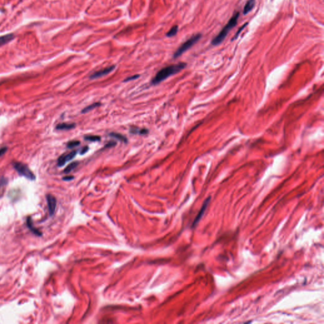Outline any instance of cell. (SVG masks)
Returning a JSON list of instances; mask_svg holds the SVG:
<instances>
[{"label":"cell","mask_w":324,"mask_h":324,"mask_svg":"<svg viewBox=\"0 0 324 324\" xmlns=\"http://www.w3.org/2000/svg\"><path fill=\"white\" fill-rule=\"evenodd\" d=\"M8 179L5 177H0V197H2L5 191L6 187L8 184Z\"/></svg>","instance_id":"obj_12"},{"label":"cell","mask_w":324,"mask_h":324,"mask_svg":"<svg viewBox=\"0 0 324 324\" xmlns=\"http://www.w3.org/2000/svg\"><path fill=\"white\" fill-rule=\"evenodd\" d=\"M256 4V0H248L245 4L244 8H243V14L245 15L250 13L253 8L255 7Z\"/></svg>","instance_id":"obj_10"},{"label":"cell","mask_w":324,"mask_h":324,"mask_svg":"<svg viewBox=\"0 0 324 324\" xmlns=\"http://www.w3.org/2000/svg\"><path fill=\"white\" fill-rule=\"evenodd\" d=\"M101 105L100 103H93L92 104H90L89 106H88L87 107L84 108V109L82 111V113L83 114H86V113H88L93 110H94V109H96V108L99 106Z\"/></svg>","instance_id":"obj_15"},{"label":"cell","mask_w":324,"mask_h":324,"mask_svg":"<svg viewBox=\"0 0 324 324\" xmlns=\"http://www.w3.org/2000/svg\"><path fill=\"white\" fill-rule=\"evenodd\" d=\"M84 139L87 141L96 142V141H99L101 140V137L98 136H93V135H89V136H86L84 137Z\"/></svg>","instance_id":"obj_18"},{"label":"cell","mask_w":324,"mask_h":324,"mask_svg":"<svg viewBox=\"0 0 324 324\" xmlns=\"http://www.w3.org/2000/svg\"><path fill=\"white\" fill-rule=\"evenodd\" d=\"M73 179V176H66V177H64L63 178V180H65V181H69V180H72Z\"/></svg>","instance_id":"obj_26"},{"label":"cell","mask_w":324,"mask_h":324,"mask_svg":"<svg viewBox=\"0 0 324 324\" xmlns=\"http://www.w3.org/2000/svg\"><path fill=\"white\" fill-rule=\"evenodd\" d=\"M116 145V143L115 141H110L109 143H108L106 146H105V148H112V147H114Z\"/></svg>","instance_id":"obj_23"},{"label":"cell","mask_w":324,"mask_h":324,"mask_svg":"<svg viewBox=\"0 0 324 324\" xmlns=\"http://www.w3.org/2000/svg\"><path fill=\"white\" fill-rule=\"evenodd\" d=\"M80 142L78 141H71L67 143V148H73L80 144Z\"/></svg>","instance_id":"obj_19"},{"label":"cell","mask_w":324,"mask_h":324,"mask_svg":"<svg viewBox=\"0 0 324 324\" xmlns=\"http://www.w3.org/2000/svg\"><path fill=\"white\" fill-rule=\"evenodd\" d=\"M13 38L14 36L12 34H9L1 36L0 37V46L5 45V44L11 41L13 39Z\"/></svg>","instance_id":"obj_13"},{"label":"cell","mask_w":324,"mask_h":324,"mask_svg":"<svg viewBox=\"0 0 324 324\" xmlns=\"http://www.w3.org/2000/svg\"><path fill=\"white\" fill-rule=\"evenodd\" d=\"M77 154V151H72L68 153L63 154L58 159V166L63 167L67 162L72 159Z\"/></svg>","instance_id":"obj_5"},{"label":"cell","mask_w":324,"mask_h":324,"mask_svg":"<svg viewBox=\"0 0 324 324\" xmlns=\"http://www.w3.org/2000/svg\"><path fill=\"white\" fill-rule=\"evenodd\" d=\"M248 25V23H246L245 24H244V25H242V26L241 27V28H240V29H239L238 30V31H237V33H235V34L234 37V38H233L232 39V41H234V40L236 39H237V38H238V36H239V35L240 34V33L242 32V31L243 29H245V28H246V25Z\"/></svg>","instance_id":"obj_20"},{"label":"cell","mask_w":324,"mask_h":324,"mask_svg":"<svg viewBox=\"0 0 324 324\" xmlns=\"http://www.w3.org/2000/svg\"><path fill=\"white\" fill-rule=\"evenodd\" d=\"M78 162L77 161H74V162H72V163L70 164L64 170V173L65 174H68L70 173V172H72L73 169H75L77 165H78Z\"/></svg>","instance_id":"obj_16"},{"label":"cell","mask_w":324,"mask_h":324,"mask_svg":"<svg viewBox=\"0 0 324 324\" xmlns=\"http://www.w3.org/2000/svg\"><path fill=\"white\" fill-rule=\"evenodd\" d=\"M46 201L47 204L48 206L49 213L50 216H52L54 215L56 210L57 207V200L51 195H46Z\"/></svg>","instance_id":"obj_6"},{"label":"cell","mask_w":324,"mask_h":324,"mask_svg":"<svg viewBox=\"0 0 324 324\" xmlns=\"http://www.w3.org/2000/svg\"><path fill=\"white\" fill-rule=\"evenodd\" d=\"M210 201V198H208V199L205 201V203H204V204H203V207H202V208H201V211H200V213H198V216H197L196 218L195 219V221H194V222H193V226H195V225H196L199 222V221L200 220V219H201V217H203V214H204V213H205V210H206V207H207L208 205L209 204Z\"/></svg>","instance_id":"obj_8"},{"label":"cell","mask_w":324,"mask_h":324,"mask_svg":"<svg viewBox=\"0 0 324 324\" xmlns=\"http://www.w3.org/2000/svg\"><path fill=\"white\" fill-rule=\"evenodd\" d=\"M139 77V75H132L131 77H127L124 81L125 82H128V81H130V80H135L138 78V77Z\"/></svg>","instance_id":"obj_21"},{"label":"cell","mask_w":324,"mask_h":324,"mask_svg":"<svg viewBox=\"0 0 324 324\" xmlns=\"http://www.w3.org/2000/svg\"><path fill=\"white\" fill-rule=\"evenodd\" d=\"M178 29H179L178 25H174L167 33V36L170 38V37H173V36H175L178 32Z\"/></svg>","instance_id":"obj_17"},{"label":"cell","mask_w":324,"mask_h":324,"mask_svg":"<svg viewBox=\"0 0 324 324\" xmlns=\"http://www.w3.org/2000/svg\"><path fill=\"white\" fill-rule=\"evenodd\" d=\"M88 150H89V148H88V146H85V147H84V148L82 149V150H81V151H80V154H85V153H86Z\"/></svg>","instance_id":"obj_25"},{"label":"cell","mask_w":324,"mask_h":324,"mask_svg":"<svg viewBox=\"0 0 324 324\" xmlns=\"http://www.w3.org/2000/svg\"><path fill=\"white\" fill-rule=\"evenodd\" d=\"M239 15L240 13L239 12H237L232 15V17L230 18L227 23L224 27V28L221 30V31L211 40V43L212 45H219L224 41V39H225L230 30L235 28V25H237Z\"/></svg>","instance_id":"obj_2"},{"label":"cell","mask_w":324,"mask_h":324,"mask_svg":"<svg viewBox=\"0 0 324 324\" xmlns=\"http://www.w3.org/2000/svg\"><path fill=\"white\" fill-rule=\"evenodd\" d=\"M75 127V124H67V123H62L59 124L57 125L56 129L58 130H68L73 129Z\"/></svg>","instance_id":"obj_11"},{"label":"cell","mask_w":324,"mask_h":324,"mask_svg":"<svg viewBox=\"0 0 324 324\" xmlns=\"http://www.w3.org/2000/svg\"><path fill=\"white\" fill-rule=\"evenodd\" d=\"M201 34L198 33L193 36L190 39H188L186 41L182 44L177 49V51L175 52L174 55V58H177L181 56L184 53L187 51L189 49H190L191 47H193L197 42H198L199 40L201 38Z\"/></svg>","instance_id":"obj_3"},{"label":"cell","mask_w":324,"mask_h":324,"mask_svg":"<svg viewBox=\"0 0 324 324\" xmlns=\"http://www.w3.org/2000/svg\"><path fill=\"white\" fill-rule=\"evenodd\" d=\"M26 224H27V226L28 227V228L30 229V230L35 235H38V236H41L42 235V233L41 231H39L38 229H37L33 225V220H32V219L31 217H28V219H27V220H26Z\"/></svg>","instance_id":"obj_9"},{"label":"cell","mask_w":324,"mask_h":324,"mask_svg":"<svg viewBox=\"0 0 324 324\" xmlns=\"http://www.w3.org/2000/svg\"><path fill=\"white\" fill-rule=\"evenodd\" d=\"M13 166L20 176L24 177L30 180H34L36 179L35 175L27 165L22 162L15 161L13 163Z\"/></svg>","instance_id":"obj_4"},{"label":"cell","mask_w":324,"mask_h":324,"mask_svg":"<svg viewBox=\"0 0 324 324\" xmlns=\"http://www.w3.org/2000/svg\"><path fill=\"white\" fill-rule=\"evenodd\" d=\"M148 133V130L146 129H142L139 130V133L141 135H146Z\"/></svg>","instance_id":"obj_24"},{"label":"cell","mask_w":324,"mask_h":324,"mask_svg":"<svg viewBox=\"0 0 324 324\" xmlns=\"http://www.w3.org/2000/svg\"><path fill=\"white\" fill-rule=\"evenodd\" d=\"M185 63H179L177 64L171 65L161 69L152 80V84L154 85L160 83L162 81L167 79L168 77L177 73L186 67Z\"/></svg>","instance_id":"obj_1"},{"label":"cell","mask_w":324,"mask_h":324,"mask_svg":"<svg viewBox=\"0 0 324 324\" xmlns=\"http://www.w3.org/2000/svg\"><path fill=\"white\" fill-rule=\"evenodd\" d=\"M109 135H110V136H111L112 138H115L123 143H127L128 142L127 138L125 136H123V135L121 134L117 133V132H111V133H110Z\"/></svg>","instance_id":"obj_14"},{"label":"cell","mask_w":324,"mask_h":324,"mask_svg":"<svg viewBox=\"0 0 324 324\" xmlns=\"http://www.w3.org/2000/svg\"><path fill=\"white\" fill-rule=\"evenodd\" d=\"M8 150L7 147H3L0 149V157H2L3 154H5Z\"/></svg>","instance_id":"obj_22"},{"label":"cell","mask_w":324,"mask_h":324,"mask_svg":"<svg viewBox=\"0 0 324 324\" xmlns=\"http://www.w3.org/2000/svg\"><path fill=\"white\" fill-rule=\"evenodd\" d=\"M115 66L112 65V66H110L109 67H106L105 68L101 69L100 70H98V71L93 73L90 76V78H91V79H95V78H98L101 77L103 76L106 75L108 74H109L110 73H111L115 69Z\"/></svg>","instance_id":"obj_7"}]
</instances>
